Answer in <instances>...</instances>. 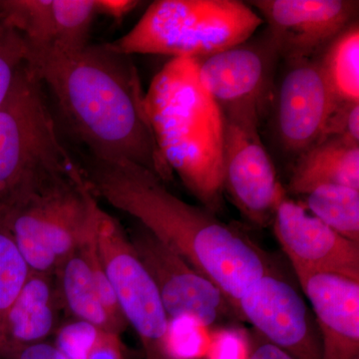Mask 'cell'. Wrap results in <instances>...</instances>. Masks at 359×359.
Masks as SVG:
<instances>
[{"label": "cell", "instance_id": "17", "mask_svg": "<svg viewBox=\"0 0 359 359\" xmlns=\"http://www.w3.org/2000/svg\"><path fill=\"white\" fill-rule=\"evenodd\" d=\"M53 276L32 271L25 287L0 318V356L14 359L27 347L44 342L55 330L58 285Z\"/></svg>", "mask_w": 359, "mask_h": 359}, {"label": "cell", "instance_id": "27", "mask_svg": "<svg viewBox=\"0 0 359 359\" xmlns=\"http://www.w3.org/2000/svg\"><path fill=\"white\" fill-rule=\"evenodd\" d=\"M252 344V337L243 328H212L211 341L205 359H250Z\"/></svg>", "mask_w": 359, "mask_h": 359}, {"label": "cell", "instance_id": "14", "mask_svg": "<svg viewBox=\"0 0 359 359\" xmlns=\"http://www.w3.org/2000/svg\"><path fill=\"white\" fill-rule=\"evenodd\" d=\"M271 223L297 276L332 273L359 280V244L323 224L301 203L287 196Z\"/></svg>", "mask_w": 359, "mask_h": 359}, {"label": "cell", "instance_id": "26", "mask_svg": "<svg viewBox=\"0 0 359 359\" xmlns=\"http://www.w3.org/2000/svg\"><path fill=\"white\" fill-rule=\"evenodd\" d=\"M95 224L96 221L93 229L90 231L88 237L86 238L84 242L85 254H86L87 261H88L90 273H91L97 294L100 297L104 308L112 316L116 323H119L123 328H125L127 325L126 320L123 318L114 289H113L112 283H111L109 276L107 275L102 259H101L100 255H99L98 248H97Z\"/></svg>", "mask_w": 359, "mask_h": 359}, {"label": "cell", "instance_id": "10", "mask_svg": "<svg viewBox=\"0 0 359 359\" xmlns=\"http://www.w3.org/2000/svg\"><path fill=\"white\" fill-rule=\"evenodd\" d=\"M280 54L269 30L259 39L198 59L203 87L224 114L263 115L273 91Z\"/></svg>", "mask_w": 359, "mask_h": 359}, {"label": "cell", "instance_id": "19", "mask_svg": "<svg viewBox=\"0 0 359 359\" xmlns=\"http://www.w3.org/2000/svg\"><path fill=\"white\" fill-rule=\"evenodd\" d=\"M84 242L65 257L56 271L61 302L75 320L86 321L106 332L120 334L124 328L113 320L97 294L85 254Z\"/></svg>", "mask_w": 359, "mask_h": 359}, {"label": "cell", "instance_id": "12", "mask_svg": "<svg viewBox=\"0 0 359 359\" xmlns=\"http://www.w3.org/2000/svg\"><path fill=\"white\" fill-rule=\"evenodd\" d=\"M96 15L97 0H0V21L25 40L26 62L83 49Z\"/></svg>", "mask_w": 359, "mask_h": 359}, {"label": "cell", "instance_id": "7", "mask_svg": "<svg viewBox=\"0 0 359 359\" xmlns=\"http://www.w3.org/2000/svg\"><path fill=\"white\" fill-rule=\"evenodd\" d=\"M95 238L123 318L138 335L145 358L172 359L167 346L169 316L159 290L126 231L102 208L97 214Z\"/></svg>", "mask_w": 359, "mask_h": 359}, {"label": "cell", "instance_id": "9", "mask_svg": "<svg viewBox=\"0 0 359 359\" xmlns=\"http://www.w3.org/2000/svg\"><path fill=\"white\" fill-rule=\"evenodd\" d=\"M130 242L159 290L169 318L189 316L212 328L240 318L224 292L204 273L141 226Z\"/></svg>", "mask_w": 359, "mask_h": 359}, {"label": "cell", "instance_id": "16", "mask_svg": "<svg viewBox=\"0 0 359 359\" xmlns=\"http://www.w3.org/2000/svg\"><path fill=\"white\" fill-rule=\"evenodd\" d=\"M297 280L313 308L323 359H359V280L332 273Z\"/></svg>", "mask_w": 359, "mask_h": 359}, {"label": "cell", "instance_id": "28", "mask_svg": "<svg viewBox=\"0 0 359 359\" xmlns=\"http://www.w3.org/2000/svg\"><path fill=\"white\" fill-rule=\"evenodd\" d=\"M339 138L359 145V102H339L330 113L320 140Z\"/></svg>", "mask_w": 359, "mask_h": 359}, {"label": "cell", "instance_id": "23", "mask_svg": "<svg viewBox=\"0 0 359 359\" xmlns=\"http://www.w3.org/2000/svg\"><path fill=\"white\" fill-rule=\"evenodd\" d=\"M212 328L189 316L169 318L167 346L172 359H205Z\"/></svg>", "mask_w": 359, "mask_h": 359}, {"label": "cell", "instance_id": "3", "mask_svg": "<svg viewBox=\"0 0 359 359\" xmlns=\"http://www.w3.org/2000/svg\"><path fill=\"white\" fill-rule=\"evenodd\" d=\"M145 100L167 164L203 207L217 214L224 193V117L201 83L198 59L169 61L153 78Z\"/></svg>", "mask_w": 359, "mask_h": 359}, {"label": "cell", "instance_id": "8", "mask_svg": "<svg viewBox=\"0 0 359 359\" xmlns=\"http://www.w3.org/2000/svg\"><path fill=\"white\" fill-rule=\"evenodd\" d=\"M224 117V192L250 222L266 226L287 195L259 137L261 116L231 112Z\"/></svg>", "mask_w": 359, "mask_h": 359}, {"label": "cell", "instance_id": "1", "mask_svg": "<svg viewBox=\"0 0 359 359\" xmlns=\"http://www.w3.org/2000/svg\"><path fill=\"white\" fill-rule=\"evenodd\" d=\"M48 92L68 133L89 157L128 161L164 183L173 171L156 142L138 70L131 56L105 44L26 62Z\"/></svg>", "mask_w": 359, "mask_h": 359}, {"label": "cell", "instance_id": "20", "mask_svg": "<svg viewBox=\"0 0 359 359\" xmlns=\"http://www.w3.org/2000/svg\"><path fill=\"white\" fill-rule=\"evenodd\" d=\"M321 68L339 102H359L358 21L320 54Z\"/></svg>", "mask_w": 359, "mask_h": 359}, {"label": "cell", "instance_id": "32", "mask_svg": "<svg viewBox=\"0 0 359 359\" xmlns=\"http://www.w3.org/2000/svg\"><path fill=\"white\" fill-rule=\"evenodd\" d=\"M14 359H67L53 344L40 342L23 349Z\"/></svg>", "mask_w": 359, "mask_h": 359}, {"label": "cell", "instance_id": "29", "mask_svg": "<svg viewBox=\"0 0 359 359\" xmlns=\"http://www.w3.org/2000/svg\"><path fill=\"white\" fill-rule=\"evenodd\" d=\"M87 359H124L120 334L106 332Z\"/></svg>", "mask_w": 359, "mask_h": 359}, {"label": "cell", "instance_id": "25", "mask_svg": "<svg viewBox=\"0 0 359 359\" xmlns=\"http://www.w3.org/2000/svg\"><path fill=\"white\" fill-rule=\"evenodd\" d=\"M27 58V47L20 33L0 21V105L13 86L16 73Z\"/></svg>", "mask_w": 359, "mask_h": 359}, {"label": "cell", "instance_id": "24", "mask_svg": "<svg viewBox=\"0 0 359 359\" xmlns=\"http://www.w3.org/2000/svg\"><path fill=\"white\" fill-rule=\"evenodd\" d=\"M106 332H110L74 318L58 328L53 346L67 359H87Z\"/></svg>", "mask_w": 359, "mask_h": 359}, {"label": "cell", "instance_id": "18", "mask_svg": "<svg viewBox=\"0 0 359 359\" xmlns=\"http://www.w3.org/2000/svg\"><path fill=\"white\" fill-rule=\"evenodd\" d=\"M323 185L359 190V145L339 138H325L299 154L290 190L304 196Z\"/></svg>", "mask_w": 359, "mask_h": 359}, {"label": "cell", "instance_id": "31", "mask_svg": "<svg viewBox=\"0 0 359 359\" xmlns=\"http://www.w3.org/2000/svg\"><path fill=\"white\" fill-rule=\"evenodd\" d=\"M252 342L254 344L250 359H295L280 347L266 341L257 332L255 337H252Z\"/></svg>", "mask_w": 359, "mask_h": 359}, {"label": "cell", "instance_id": "6", "mask_svg": "<svg viewBox=\"0 0 359 359\" xmlns=\"http://www.w3.org/2000/svg\"><path fill=\"white\" fill-rule=\"evenodd\" d=\"M7 226L30 269L55 275L95 224L100 209L88 183H65L0 201Z\"/></svg>", "mask_w": 359, "mask_h": 359}, {"label": "cell", "instance_id": "11", "mask_svg": "<svg viewBox=\"0 0 359 359\" xmlns=\"http://www.w3.org/2000/svg\"><path fill=\"white\" fill-rule=\"evenodd\" d=\"M257 334L295 359H323L316 320L297 290L276 271L255 283L236 306Z\"/></svg>", "mask_w": 359, "mask_h": 359}, {"label": "cell", "instance_id": "30", "mask_svg": "<svg viewBox=\"0 0 359 359\" xmlns=\"http://www.w3.org/2000/svg\"><path fill=\"white\" fill-rule=\"evenodd\" d=\"M140 2L131 0H97L98 15L109 16L114 20H121L134 11Z\"/></svg>", "mask_w": 359, "mask_h": 359}, {"label": "cell", "instance_id": "13", "mask_svg": "<svg viewBox=\"0 0 359 359\" xmlns=\"http://www.w3.org/2000/svg\"><path fill=\"white\" fill-rule=\"evenodd\" d=\"M268 23L280 58L287 61L316 57L346 28L355 22L354 0H255Z\"/></svg>", "mask_w": 359, "mask_h": 359}, {"label": "cell", "instance_id": "15", "mask_svg": "<svg viewBox=\"0 0 359 359\" xmlns=\"http://www.w3.org/2000/svg\"><path fill=\"white\" fill-rule=\"evenodd\" d=\"M289 63L278 91V131L285 150L299 155L320 141L337 100L320 55Z\"/></svg>", "mask_w": 359, "mask_h": 359}, {"label": "cell", "instance_id": "22", "mask_svg": "<svg viewBox=\"0 0 359 359\" xmlns=\"http://www.w3.org/2000/svg\"><path fill=\"white\" fill-rule=\"evenodd\" d=\"M32 271L16 245L0 204V318L20 294Z\"/></svg>", "mask_w": 359, "mask_h": 359}, {"label": "cell", "instance_id": "21", "mask_svg": "<svg viewBox=\"0 0 359 359\" xmlns=\"http://www.w3.org/2000/svg\"><path fill=\"white\" fill-rule=\"evenodd\" d=\"M304 207L340 236L359 244V190L323 185L306 194Z\"/></svg>", "mask_w": 359, "mask_h": 359}, {"label": "cell", "instance_id": "4", "mask_svg": "<svg viewBox=\"0 0 359 359\" xmlns=\"http://www.w3.org/2000/svg\"><path fill=\"white\" fill-rule=\"evenodd\" d=\"M47 100L39 76L23 63L0 105V201L88 182Z\"/></svg>", "mask_w": 359, "mask_h": 359}, {"label": "cell", "instance_id": "5", "mask_svg": "<svg viewBox=\"0 0 359 359\" xmlns=\"http://www.w3.org/2000/svg\"><path fill=\"white\" fill-rule=\"evenodd\" d=\"M264 25L238 0H159L126 34L107 43L125 55L199 59L244 43Z\"/></svg>", "mask_w": 359, "mask_h": 359}, {"label": "cell", "instance_id": "2", "mask_svg": "<svg viewBox=\"0 0 359 359\" xmlns=\"http://www.w3.org/2000/svg\"><path fill=\"white\" fill-rule=\"evenodd\" d=\"M82 166L97 199L138 219L208 276L235 308L255 283L275 271L266 252L249 236L204 207L180 199L153 172L128 161L90 157Z\"/></svg>", "mask_w": 359, "mask_h": 359}]
</instances>
